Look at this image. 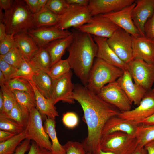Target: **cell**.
<instances>
[{
  "instance_id": "obj_1",
  "label": "cell",
  "mask_w": 154,
  "mask_h": 154,
  "mask_svg": "<svg viewBox=\"0 0 154 154\" xmlns=\"http://www.w3.org/2000/svg\"><path fill=\"white\" fill-rule=\"evenodd\" d=\"M72 98L80 104L83 110V121L87 125L88 133L82 143L86 151L92 153L100 147L102 131L106 122L120 111L83 85H74Z\"/></svg>"
},
{
  "instance_id": "obj_2",
  "label": "cell",
  "mask_w": 154,
  "mask_h": 154,
  "mask_svg": "<svg viewBox=\"0 0 154 154\" xmlns=\"http://www.w3.org/2000/svg\"><path fill=\"white\" fill-rule=\"evenodd\" d=\"M72 42L67 50V59L83 85L87 86L90 71L96 57L98 48L93 36L73 28Z\"/></svg>"
},
{
  "instance_id": "obj_3",
  "label": "cell",
  "mask_w": 154,
  "mask_h": 154,
  "mask_svg": "<svg viewBox=\"0 0 154 154\" xmlns=\"http://www.w3.org/2000/svg\"><path fill=\"white\" fill-rule=\"evenodd\" d=\"M4 13L3 23L7 35L13 36L35 28L34 14L24 0H14L10 9Z\"/></svg>"
},
{
  "instance_id": "obj_4",
  "label": "cell",
  "mask_w": 154,
  "mask_h": 154,
  "mask_svg": "<svg viewBox=\"0 0 154 154\" xmlns=\"http://www.w3.org/2000/svg\"><path fill=\"white\" fill-rule=\"evenodd\" d=\"M124 71L122 69L96 57L90 71L86 86L97 94L105 85L116 81L123 75Z\"/></svg>"
},
{
  "instance_id": "obj_5",
  "label": "cell",
  "mask_w": 154,
  "mask_h": 154,
  "mask_svg": "<svg viewBox=\"0 0 154 154\" xmlns=\"http://www.w3.org/2000/svg\"><path fill=\"white\" fill-rule=\"evenodd\" d=\"M138 146L135 137L121 131L112 132L102 136L100 142V147L102 150L115 154H130Z\"/></svg>"
},
{
  "instance_id": "obj_6",
  "label": "cell",
  "mask_w": 154,
  "mask_h": 154,
  "mask_svg": "<svg viewBox=\"0 0 154 154\" xmlns=\"http://www.w3.org/2000/svg\"><path fill=\"white\" fill-rule=\"evenodd\" d=\"M42 119L40 114L36 108L30 112L29 121L25 129L26 139L31 140L39 147L51 151L52 143L45 130Z\"/></svg>"
},
{
  "instance_id": "obj_7",
  "label": "cell",
  "mask_w": 154,
  "mask_h": 154,
  "mask_svg": "<svg viewBox=\"0 0 154 154\" xmlns=\"http://www.w3.org/2000/svg\"><path fill=\"white\" fill-rule=\"evenodd\" d=\"M107 42L114 52L122 61L127 64L133 59L132 36L119 28L107 39Z\"/></svg>"
},
{
  "instance_id": "obj_8",
  "label": "cell",
  "mask_w": 154,
  "mask_h": 154,
  "mask_svg": "<svg viewBox=\"0 0 154 154\" xmlns=\"http://www.w3.org/2000/svg\"><path fill=\"white\" fill-rule=\"evenodd\" d=\"M97 94L104 101L114 106L120 112L131 110L132 103L117 81L105 85Z\"/></svg>"
},
{
  "instance_id": "obj_9",
  "label": "cell",
  "mask_w": 154,
  "mask_h": 154,
  "mask_svg": "<svg viewBox=\"0 0 154 154\" xmlns=\"http://www.w3.org/2000/svg\"><path fill=\"white\" fill-rule=\"evenodd\" d=\"M127 64V70L134 83L150 91L154 83V64L133 59Z\"/></svg>"
},
{
  "instance_id": "obj_10",
  "label": "cell",
  "mask_w": 154,
  "mask_h": 154,
  "mask_svg": "<svg viewBox=\"0 0 154 154\" xmlns=\"http://www.w3.org/2000/svg\"><path fill=\"white\" fill-rule=\"evenodd\" d=\"M92 17L88 6L69 5L61 15L60 23L56 26L62 30H68L71 27L77 29L87 23Z\"/></svg>"
},
{
  "instance_id": "obj_11",
  "label": "cell",
  "mask_w": 154,
  "mask_h": 154,
  "mask_svg": "<svg viewBox=\"0 0 154 154\" xmlns=\"http://www.w3.org/2000/svg\"><path fill=\"white\" fill-rule=\"evenodd\" d=\"M119 28L108 18L98 15L92 16L87 23L76 29L92 36L108 38Z\"/></svg>"
},
{
  "instance_id": "obj_12",
  "label": "cell",
  "mask_w": 154,
  "mask_h": 154,
  "mask_svg": "<svg viewBox=\"0 0 154 154\" xmlns=\"http://www.w3.org/2000/svg\"><path fill=\"white\" fill-rule=\"evenodd\" d=\"M154 114V94L152 90L147 92L138 106L133 110L120 112L117 116L140 124Z\"/></svg>"
},
{
  "instance_id": "obj_13",
  "label": "cell",
  "mask_w": 154,
  "mask_h": 154,
  "mask_svg": "<svg viewBox=\"0 0 154 154\" xmlns=\"http://www.w3.org/2000/svg\"><path fill=\"white\" fill-rule=\"evenodd\" d=\"M25 32L39 47H44L50 42L67 37L72 33L71 31L68 30H62L56 25L36 28L28 30Z\"/></svg>"
},
{
  "instance_id": "obj_14",
  "label": "cell",
  "mask_w": 154,
  "mask_h": 154,
  "mask_svg": "<svg viewBox=\"0 0 154 154\" xmlns=\"http://www.w3.org/2000/svg\"><path fill=\"white\" fill-rule=\"evenodd\" d=\"M72 75L70 71L65 75L53 80L51 100L54 105L60 101L70 104L74 103L72 98L74 86L72 81Z\"/></svg>"
},
{
  "instance_id": "obj_15",
  "label": "cell",
  "mask_w": 154,
  "mask_h": 154,
  "mask_svg": "<svg viewBox=\"0 0 154 154\" xmlns=\"http://www.w3.org/2000/svg\"><path fill=\"white\" fill-rule=\"evenodd\" d=\"M136 5L135 1L121 10L101 15L109 19L113 23L130 34L137 37L140 36L133 21L131 14Z\"/></svg>"
},
{
  "instance_id": "obj_16",
  "label": "cell",
  "mask_w": 154,
  "mask_h": 154,
  "mask_svg": "<svg viewBox=\"0 0 154 154\" xmlns=\"http://www.w3.org/2000/svg\"><path fill=\"white\" fill-rule=\"evenodd\" d=\"M135 3L132 18L140 36H144L145 24L154 13V0H138Z\"/></svg>"
},
{
  "instance_id": "obj_17",
  "label": "cell",
  "mask_w": 154,
  "mask_h": 154,
  "mask_svg": "<svg viewBox=\"0 0 154 154\" xmlns=\"http://www.w3.org/2000/svg\"><path fill=\"white\" fill-rule=\"evenodd\" d=\"M132 37L133 59L154 64V38L146 36Z\"/></svg>"
},
{
  "instance_id": "obj_18",
  "label": "cell",
  "mask_w": 154,
  "mask_h": 154,
  "mask_svg": "<svg viewBox=\"0 0 154 154\" xmlns=\"http://www.w3.org/2000/svg\"><path fill=\"white\" fill-rule=\"evenodd\" d=\"M135 1L134 0H89L88 7L93 16L120 10Z\"/></svg>"
},
{
  "instance_id": "obj_19",
  "label": "cell",
  "mask_w": 154,
  "mask_h": 154,
  "mask_svg": "<svg viewBox=\"0 0 154 154\" xmlns=\"http://www.w3.org/2000/svg\"><path fill=\"white\" fill-rule=\"evenodd\" d=\"M133 80L128 71L126 70L117 81L131 102L138 106L148 91L133 83Z\"/></svg>"
},
{
  "instance_id": "obj_20",
  "label": "cell",
  "mask_w": 154,
  "mask_h": 154,
  "mask_svg": "<svg viewBox=\"0 0 154 154\" xmlns=\"http://www.w3.org/2000/svg\"><path fill=\"white\" fill-rule=\"evenodd\" d=\"M92 36L98 48L96 58L124 71L127 70V64L121 60L109 46L107 42V38Z\"/></svg>"
},
{
  "instance_id": "obj_21",
  "label": "cell",
  "mask_w": 154,
  "mask_h": 154,
  "mask_svg": "<svg viewBox=\"0 0 154 154\" xmlns=\"http://www.w3.org/2000/svg\"><path fill=\"white\" fill-rule=\"evenodd\" d=\"M139 124L117 116H114L110 118L104 125L102 130L101 137L117 131L124 132L135 137Z\"/></svg>"
},
{
  "instance_id": "obj_22",
  "label": "cell",
  "mask_w": 154,
  "mask_h": 154,
  "mask_svg": "<svg viewBox=\"0 0 154 154\" xmlns=\"http://www.w3.org/2000/svg\"><path fill=\"white\" fill-rule=\"evenodd\" d=\"M35 94L36 108L40 114L43 119L45 120L46 116L54 119L59 116L56 108L52 101L45 97L39 91L32 80H29Z\"/></svg>"
},
{
  "instance_id": "obj_23",
  "label": "cell",
  "mask_w": 154,
  "mask_h": 154,
  "mask_svg": "<svg viewBox=\"0 0 154 154\" xmlns=\"http://www.w3.org/2000/svg\"><path fill=\"white\" fill-rule=\"evenodd\" d=\"M72 39V33L68 37L54 40L44 47L50 55L51 66L61 60L62 57L71 43Z\"/></svg>"
},
{
  "instance_id": "obj_24",
  "label": "cell",
  "mask_w": 154,
  "mask_h": 154,
  "mask_svg": "<svg viewBox=\"0 0 154 154\" xmlns=\"http://www.w3.org/2000/svg\"><path fill=\"white\" fill-rule=\"evenodd\" d=\"M13 37L17 44V48L25 58L30 60L32 56L39 48V47L33 39L25 32L15 34Z\"/></svg>"
},
{
  "instance_id": "obj_25",
  "label": "cell",
  "mask_w": 154,
  "mask_h": 154,
  "mask_svg": "<svg viewBox=\"0 0 154 154\" xmlns=\"http://www.w3.org/2000/svg\"><path fill=\"white\" fill-rule=\"evenodd\" d=\"M32 80L42 94L47 98L51 100L53 80L48 73L38 71L33 77Z\"/></svg>"
},
{
  "instance_id": "obj_26",
  "label": "cell",
  "mask_w": 154,
  "mask_h": 154,
  "mask_svg": "<svg viewBox=\"0 0 154 154\" xmlns=\"http://www.w3.org/2000/svg\"><path fill=\"white\" fill-rule=\"evenodd\" d=\"M61 17V15H57L44 7L34 14L35 28L56 26L60 23Z\"/></svg>"
},
{
  "instance_id": "obj_27",
  "label": "cell",
  "mask_w": 154,
  "mask_h": 154,
  "mask_svg": "<svg viewBox=\"0 0 154 154\" xmlns=\"http://www.w3.org/2000/svg\"><path fill=\"white\" fill-rule=\"evenodd\" d=\"M29 60L37 70L44 71L47 73L49 72L51 66V58L45 47H39Z\"/></svg>"
},
{
  "instance_id": "obj_28",
  "label": "cell",
  "mask_w": 154,
  "mask_h": 154,
  "mask_svg": "<svg viewBox=\"0 0 154 154\" xmlns=\"http://www.w3.org/2000/svg\"><path fill=\"white\" fill-rule=\"evenodd\" d=\"M44 127L45 131L52 141L51 152L52 154H66L64 145L60 143L57 137L55 120L46 116Z\"/></svg>"
},
{
  "instance_id": "obj_29",
  "label": "cell",
  "mask_w": 154,
  "mask_h": 154,
  "mask_svg": "<svg viewBox=\"0 0 154 154\" xmlns=\"http://www.w3.org/2000/svg\"><path fill=\"white\" fill-rule=\"evenodd\" d=\"M25 130L10 139L0 143V154H13L17 148L26 139Z\"/></svg>"
},
{
  "instance_id": "obj_30",
  "label": "cell",
  "mask_w": 154,
  "mask_h": 154,
  "mask_svg": "<svg viewBox=\"0 0 154 154\" xmlns=\"http://www.w3.org/2000/svg\"><path fill=\"white\" fill-rule=\"evenodd\" d=\"M135 137L138 146L144 147L147 143L154 141V125H146L139 124Z\"/></svg>"
},
{
  "instance_id": "obj_31",
  "label": "cell",
  "mask_w": 154,
  "mask_h": 154,
  "mask_svg": "<svg viewBox=\"0 0 154 154\" xmlns=\"http://www.w3.org/2000/svg\"><path fill=\"white\" fill-rule=\"evenodd\" d=\"M30 112L17 102L11 110L8 117L25 128L29 119Z\"/></svg>"
},
{
  "instance_id": "obj_32",
  "label": "cell",
  "mask_w": 154,
  "mask_h": 154,
  "mask_svg": "<svg viewBox=\"0 0 154 154\" xmlns=\"http://www.w3.org/2000/svg\"><path fill=\"white\" fill-rule=\"evenodd\" d=\"M5 85L11 90L26 92L35 95L29 80L19 78H14L6 81Z\"/></svg>"
},
{
  "instance_id": "obj_33",
  "label": "cell",
  "mask_w": 154,
  "mask_h": 154,
  "mask_svg": "<svg viewBox=\"0 0 154 154\" xmlns=\"http://www.w3.org/2000/svg\"><path fill=\"white\" fill-rule=\"evenodd\" d=\"M11 90L15 96L17 102L29 112L36 108L35 95L25 92Z\"/></svg>"
},
{
  "instance_id": "obj_34",
  "label": "cell",
  "mask_w": 154,
  "mask_h": 154,
  "mask_svg": "<svg viewBox=\"0 0 154 154\" xmlns=\"http://www.w3.org/2000/svg\"><path fill=\"white\" fill-rule=\"evenodd\" d=\"M71 69L67 59H61L51 66L48 74L54 80L66 74L71 71Z\"/></svg>"
},
{
  "instance_id": "obj_35",
  "label": "cell",
  "mask_w": 154,
  "mask_h": 154,
  "mask_svg": "<svg viewBox=\"0 0 154 154\" xmlns=\"http://www.w3.org/2000/svg\"><path fill=\"white\" fill-rule=\"evenodd\" d=\"M38 71L33 66L29 60L24 58L13 78H19L32 80L33 77Z\"/></svg>"
},
{
  "instance_id": "obj_36",
  "label": "cell",
  "mask_w": 154,
  "mask_h": 154,
  "mask_svg": "<svg viewBox=\"0 0 154 154\" xmlns=\"http://www.w3.org/2000/svg\"><path fill=\"white\" fill-rule=\"evenodd\" d=\"M0 129L17 134L25 128L4 114L0 113Z\"/></svg>"
},
{
  "instance_id": "obj_37",
  "label": "cell",
  "mask_w": 154,
  "mask_h": 154,
  "mask_svg": "<svg viewBox=\"0 0 154 154\" xmlns=\"http://www.w3.org/2000/svg\"><path fill=\"white\" fill-rule=\"evenodd\" d=\"M0 86L4 100V110L2 113L8 117L11 110L17 102L15 96L11 90L5 84Z\"/></svg>"
},
{
  "instance_id": "obj_38",
  "label": "cell",
  "mask_w": 154,
  "mask_h": 154,
  "mask_svg": "<svg viewBox=\"0 0 154 154\" xmlns=\"http://www.w3.org/2000/svg\"><path fill=\"white\" fill-rule=\"evenodd\" d=\"M0 58L8 64L18 69L24 57L19 50L16 47L5 55H0Z\"/></svg>"
},
{
  "instance_id": "obj_39",
  "label": "cell",
  "mask_w": 154,
  "mask_h": 154,
  "mask_svg": "<svg viewBox=\"0 0 154 154\" xmlns=\"http://www.w3.org/2000/svg\"><path fill=\"white\" fill-rule=\"evenodd\" d=\"M69 5L66 0H48L45 7L57 15H62L66 11Z\"/></svg>"
},
{
  "instance_id": "obj_40",
  "label": "cell",
  "mask_w": 154,
  "mask_h": 154,
  "mask_svg": "<svg viewBox=\"0 0 154 154\" xmlns=\"http://www.w3.org/2000/svg\"><path fill=\"white\" fill-rule=\"evenodd\" d=\"M64 145L66 154H87L82 143L69 141Z\"/></svg>"
},
{
  "instance_id": "obj_41",
  "label": "cell",
  "mask_w": 154,
  "mask_h": 154,
  "mask_svg": "<svg viewBox=\"0 0 154 154\" xmlns=\"http://www.w3.org/2000/svg\"><path fill=\"white\" fill-rule=\"evenodd\" d=\"M13 36L7 35L5 38L0 41V55H5L13 48H17Z\"/></svg>"
},
{
  "instance_id": "obj_42",
  "label": "cell",
  "mask_w": 154,
  "mask_h": 154,
  "mask_svg": "<svg viewBox=\"0 0 154 154\" xmlns=\"http://www.w3.org/2000/svg\"><path fill=\"white\" fill-rule=\"evenodd\" d=\"M62 121L66 127L72 129L77 125L79 119L76 113L72 112H68L63 114Z\"/></svg>"
},
{
  "instance_id": "obj_43",
  "label": "cell",
  "mask_w": 154,
  "mask_h": 154,
  "mask_svg": "<svg viewBox=\"0 0 154 154\" xmlns=\"http://www.w3.org/2000/svg\"><path fill=\"white\" fill-rule=\"evenodd\" d=\"M17 69L0 58V70L4 75L6 81L13 78Z\"/></svg>"
},
{
  "instance_id": "obj_44",
  "label": "cell",
  "mask_w": 154,
  "mask_h": 154,
  "mask_svg": "<svg viewBox=\"0 0 154 154\" xmlns=\"http://www.w3.org/2000/svg\"><path fill=\"white\" fill-rule=\"evenodd\" d=\"M145 36L154 38V13L146 22L144 26Z\"/></svg>"
},
{
  "instance_id": "obj_45",
  "label": "cell",
  "mask_w": 154,
  "mask_h": 154,
  "mask_svg": "<svg viewBox=\"0 0 154 154\" xmlns=\"http://www.w3.org/2000/svg\"><path fill=\"white\" fill-rule=\"evenodd\" d=\"M28 154H52L50 151L41 148L32 141Z\"/></svg>"
},
{
  "instance_id": "obj_46",
  "label": "cell",
  "mask_w": 154,
  "mask_h": 154,
  "mask_svg": "<svg viewBox=\"0 0 154 154\" xmlns=\"http://www.w3.org/2000/svg\"><path fill=\"white\" fill-rule=\"evenodd\" d=\"M30 140L25 139L23 141L17 148L13 154H25L30 147Z\"/></svg>"
},
{
  "instance_id": "obj_47",
  "label": "cell",
  "mask_w": 154,
  "mask_h": 154,
  "mask_svg": "<svg viewBox=\"0 0 154 154\" xmlns=\"http://www.w3.org/2000/svg\"><path fill=\"white\" fill-rule=\"evenodd\" d=\"M28 6L30 10L34 14H36L40 10L38 0H24Z\"/></svg>"
},
{
  "instance_id": "obj_48",
  "label": "cell",
  "mask_w": 154,
  "mask_h": 154,
  "mask_svg": "<svg viewBox=\"0 0 154 154\" xmlns=\"http://www.w3.org/2000/svg\"><path fill=\"white\" fill-rule=\"evenodd\" d=\"M14 0H0V8L4 11L5 12L8 11L11 8Z\"/></svg>"
},
{
  "instance_id": "obj_49",
  "label": "cell",
  "mask_w": 154,
  "mask_h": 154,
  "mask_svg": "<svg viewBox=\"0 0 154 154\" xmlns=\"http://www.w3.org/2000/svg\"><path fill=\"white\" fill-rule=\"evenodd\" d=\"M16 135V134L5 131L0 130V143L6 141Z\"/></svg>"
},
{
  "instance_id": "obj_50",
  "label": "cell",
  "mask_w": 154,
  "mask_h": 154,
  "mask_svg": "<svg viewBox=\"0 0 154 154\" xmlns=\"http://www.w3.org/2000/svg\"><path fill=\"white\" fill-rule=\"evenodd\" d=\"M69 5L80 6H88L89 0H66Z\"/></svg>"
},
{
  "instance_id": "obj_51",
  "label": "cell",
  "mask_w": 154,
  "mask_h": 154,
  "mask_svg": "<svg viewBox=\"0 0 154 154\" xmlns=\"http://www.w3.org/2000/svg\"><path fill=\"white\" fill-rule=\"evenodd\" d=\"M144 147L147 151V154H154V141L147 143Z\"/></svg>"
},
{
  "instance_id": "obj_52",
  "label": "cell",
  "mask_w": 154,
  "mask_h": 154,
  "mask_svg": "<svg viewBox=\"0 0 154 154\" xmlns=\"http://www.w3.org/2000/svg\"><path fill=\"white\" fill-rule=\"evenodd\" d=\"M5 26L3 22H0V41L3 39L6 36Z\"/></svg>"
},
{
  "instance_id": "obj_53",
  "label": "cell",
  "mask_w": 154,
  "mask_h": 154,
  "mask_svg": "<svg viewBox=\"0 0 154 154\" xmlns=\"http://www.w3.org/2000/svg\"><path fill=\"white\" fill-rule=\"evenodd\" d=\"M140 124L146 125H154V114L143 120Z\"/></svg>"
},
{
  "instance_id": "obj_54",
  "label": "cell",
  "mask_w": 154,
  "mask_h": 154,
  "mask_svg": "<svg viewBox=\"0 0 154 154\" xmlns=\"http://www.w3.org/2000/svg\"><path fill=\"white\" fill-rule=\"evenodd\" d=\"M130 154H147V153L144 147H139L137 146L135 150Z\"/></svg>"
},
{
  "instance_id": "obj_55",
  "label": "cell",
  "mask_w": 154,
  "mask_h": 154,
  "mask_svg": "<svg viewBox=\"0 0 154 154\" xmlns=\"http://www.w3.org/2000/svg\"><path fill=\"white\" fill-rule=\"evenodd\" d=\"M4 108V100L2 91L0 90V113L3 112Z\"/></svg>"
},
{
  "instance_id": "obj_56",
  "label": "cell",
  "mask_w": 154,
  "mask_h": 154,
  "mask_svg": "<svg viewBox=\"0 0 154 154\" xmlns=\"http://www.w3.org/2000/svg\"><path fill=\"white\" fill-rule=\"evenodd\" d=\"M91 153V154H115L112 152L103 151L100 147Z\"/></svg>"
},
{
  "instance_id": "obj_57",
  "label": "cell",
  "mask_w": 154,
  "mask_h": 154,
  "mask_svg": "<svg viewBox=\"0 0 154 154\" xmlns=\"http://www.w3.org/2000/svg\"><path fill=\"white\" fill-rule=\"evenodd\" d=\"M6 80L2 72L0 70V86L5 84Z\"/></svg>"
},
{
  "instance_id": "obj_58",
  "label": "cell",
  "mask_w": 154,
  "mask_h": 154,
  "mask_svg": "<svg viewBox=\"0 0 154 154\" xmlns=\"http://www.w3.org/2000/svg\"><path fill=\"white\" fill-rule=\"evenodd\" d=\"M48 0H38L40 10L45 7Z\"/></svg>"
},
{
  "instance_id": "obj_59",
  "label": "cell",
  "mask_w": 154,
  "mask_h": 154,
  "mask_svg": "<svg viewBox=\"0 0 154 154\" xmlns=\"http://www.w3.org/2000/svg\"><path fill=\"white\" fill-rule=\"evenodd\" d=\"M87 154H91V153H87Z\"/></svg>"
},
{
  "instance_id": "obj_60",
  "label": "cell",
  "mask_w": 154,
  "mask_h": 154,
  "mask_svg": "<svg viewBox=\"0 0 154 154\" xmlns=\"http://www.w3.org/2000/svg\"><path fill=\"white\" fill-rule=\"evenodd\" d=\"M153 93H154V92H153Z\"/></svg>"
}]
</instances>
